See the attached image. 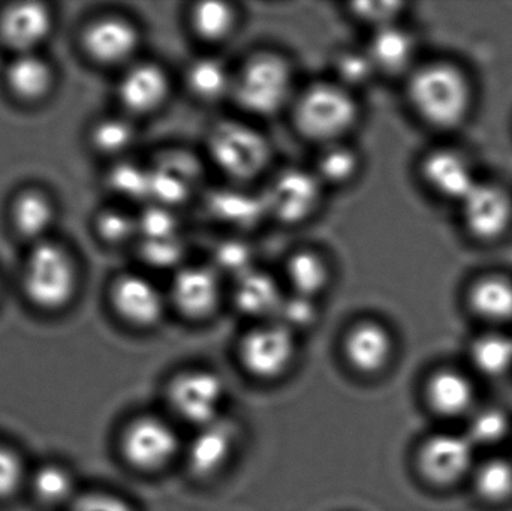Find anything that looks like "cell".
<instances>
[{"mask_svg": "<svg viewBox=\"0 0 512 511\" xmlns=\"http://www.w3.org/2000/svg\"><path fill=\"white\" fill-rule=\"evenodd\" d=\"M408 98L424 122L439 129H453L471 110L472 89L457 66L429 63L412 72Z\"/></svg>", "mask_w": 512, "mask_h": 511, "instance_id": "6da1fadb", "label": "cell"}, {"mask_svg": "<svg viewBox=\"0 0 512 511\" xmlns=\"http://www.w3.org/2000/svg\"><path fill=\"white\" fill-rule=\"evenodd\" d=\"M355 96L333 80L310 84L292 102L295 126L303 137L321 147L346 141L360 120Z\"/></svg>", "mask_w": 512, "mask_h": 511, "instance_id": "7a4b0ae2", "label": "cell"}, {"mask_svg": "<svg viewBox=\"0 0 512 511\" xmlns=\"http://www.w3.org/2000/svg\"><path fill=\"white\" fill-rule=\"evenodd\" d=\"M207 153L212 164L234 185H245L264 176L273 159L267 135L242 120L215 123L207 134Z\"/></svg>", "mask_w": 512, "mask_h": 511, "instance_id": "3957f363", "label": "cell"}, {"mask_svg": "<svg viewBox=\"0 0 512 511\" xmlns=\"http://www.w3.org/2000/svg\"><path fill=\"white\" fill-rule=\"evenodd\" d=\"M291 63L277 53H256L234 75L231 98L251 116L271 117L295 99Z\"/></svg>", "mask_w": 512, "mask_h": 511, "instance_id": "277c9868", "label": "cell"}, {"mask_svg": "<svg viewBox=\"0 0 512 511\" xmlns=\"http://www.w3.org/2000/svg\"><path fill=\"white\" fill-rule=\"evenodd\" d=\"M78 285L74 258L59 243H35L23 270L27 299L44 311H59L75 296Z\"/></svg>", "mask_w": 512, "mask_h": 511, "instance_id": "5b68a950", "label": "cell"}, {"mask_svg": "<svg viewBox=\"0 0 512 511\" xmlns=\"http://www.w3.org/2000/svg\"><path fill=\"white\" fill-rule=\"evenodd\" d=\"M325 186L312 168L286 167L277 171L261 191L267 218L282 225L304 224L318 213Z\"/></svg>", "mask_w": 512, "mask_h": 511, "instance_id": "8992f818", "label": "cell"}, {"mask_svg": "<svg viewBox=\"0 0 512 511\" xmlns=\"http://www.w3.org/2000/svg\"><path fill=\"white\" fill-rule=\"evenodd\" d=\"M152 203L177 207L204 191L206 170L198 156L183 149L159 153L149 164Z\"/></svg>", "mask_w": 512, "mask_h": 511, "instance_id": "52a82bcc", "label": "cell"}, {"mask_svg": "<svg viewBox=\"0 0 512 511\" xmlns=\"http://www.w3.org/2000/svg\"><path fill=\"white\" fill-rule=\"evenodd\" d=\"M84 51L93 62L105 66L132 65L141 45L140 30L119 15H107L92 21L84 29Z\"/></svg>", "mask_w": 512, "mask_h": 511, "instance_id": "ba28073f", "label": "cell"}, {"mask_svg": "<svg viewBox=\"0 0 512 511\" xmlns=\"http://www.w3.org/2000/svg\"><path fill=\"white\" fill-rule=\"evenodd\" d=\"M170 300L191 320L209 318L221 305L222 276L210 264H185L174 273Z\"/></svg>", "mask_w": 512, "mask_h": 511, "instance_id": "9c48e42d", "label": "cell"}, {"mask_svg": "<svg viewBox=\"0 0 512 511\" xmlns=\"http://www.w3.org/2000/svg\"><path fill=\"white\" fill-rule=\"evenodd\" d=\"M110 300L116 314L135 327H152L165 314L164 294L158 285L140 273H123L114 279Z\"/></svg>", "mask_w": 512, "mask_h": 511, "instance_id": "30bf717a", "label": "cell"}, {"mask_svg": "<svg viewBox=\"0 0 512 511\" xmlns=\"http://www.w3.org/2000/svg\"><path fill=\"white\" fill-rule=\"evenodd\" d=\"M171 81L158 63L137 62L129 65L117 84V98L132 116H149L167 104Z\"/></svg>", "mask_w": 512, "mask_h": 511, "instance_id": "8fae6325", "label": "cell"}, {"mask_svg": "<svg viewBox=\"0 0 512 511\" xmlns=\"http://www.w3.org/2000/svg\"><path fill=\"white\" fill-rule=\"evenodd\" d=\"M294 353V333L277 321L256 327L243 339V363L249 372L261 378L282 374Z\"/></svg>", "mask_w": 512, "mask_h": 511, "instance_id": "7c38bea8", "label": "cell"}, {"mask_svg": "<svg viewBox=\"0 0 512 511\" xmlns=\"http://www.w3.org/2000/svg\"><path fill=\"white\" fill-rule=\"evenodd\" d=\"M176 434L167 423L158 419L137 420L123 435V455L129 464L140 470L152 471L167 465L176 455Z\"/></svg>", "mask_w": 512, "mask_h": 511, "instance_id": "4fadbf2b", "label": "cell"}, {"mask_svg": "<svg viewBox=\"0 0 512 511\" xmlns=\"http://www.w3.org/2000/svg\"><path fill=\"white\" fill-rule=\"evenodd\" d=\"M170 398L183 419L207 426L215 423L224 401V383L210 372H189L174 381Z\"/></svg>", "mask_w": 512, "mask_h": 511, "instance_id": "5bb4252c", "label": "cell"}, {"mask_svg": "<svg viewBox=\"0 0 512 511\" xmlns=\"http://www.w3.org/2000/svg\"><path fill=\"white\" fill-rule=\"evenodd\" d=\"M51 29L53 15L42 3H12L0 12V41L15 54L36 53Z\"/></svg>", "mask_w": 512, "mask_h": 511, "instance_id": "9a60e30c", "label": "cell"}, {"mask_svg": "<svg viewBox=\"0 0 512 511\" xmlns=\"http://www.w3.org/2000/svg\"><path fill=\"white\" fill-rule=\"evenodd\" d=\"M462 206L466 227L477 239L495 240L510 228L512 200L499 186L478 183Z\"/></svg>", "mask_w": 512, "mask_h": 511, "instance_id": "2e32d148", "label": "cell"}, {"mask_svg": "<svg viewBox=\"0 0 512 511\" xmlns=\"http://www.w3.org/2000/svg\"><path fill=\"white\" fill-rule=\"evenodd\" d=\"M204 209L212 221L236 233L254 230L267 218L261 192H252L242 185L225 186L204 194Z\"/></svg>", "mask_w": 512, "mask_h": 511, "instance_id": "e0dca14e", "label": "cell"}, {"mask_svg": "<svg viewBox=\"0 0 512 511\" xmlns=\"http://www.w3.org/2000/svg\"><path fill=\"white\" fill-rule=\"evenodd\" d=\"M474 443L468 435L442 434L430 438L420 452V468L436 485H451L469 473Z\"/></svg>", "mask_w": 512, "mask_h": 511, "instance_id": "ac0fdd59", "label": "cell"}, {"mask_svg": "<svg viewBox=\"0 0 512 511\" xmlns=\"http://www.w3.org/2000/svg\"><path fill=\"white\" fill-rule=\"evenodd\" d=\"M421 174L433 192L460 203L480 183L469 159L451 149L429 153L421 165Z\"/></svg>", "mask_w": 512, "mask_h": 511, "instance_id": "d6986e66", "label": "cell"}, {"mask_svg": "<svg viewBox=\"0 0 512 511\" xmlns=\"http://www.w3.org/2000/svg\"><path fill=\"white\" fill-rule=\"evenodd\" d=\"M234 306L246 317L276 318L286 294L279 279L264 269H252L234 279Z\"/></svg>", "mask_w": 512, "mask_h": 511, "instance_id": "ffe728a7", "label": "cell"}, {"mask_svg": "<svg viewBox=\"0 0 512 511\" xmlns=\"http://www.w3.org/2000/svg\"><path fill=\"white\" fill-rule=\"evenodd\" d=\"M379 75H397L411 69L417 54L415 36L402 24L373 30L366 45Z\"/></svg>", "mask_w": 512, "mask_h": 511, "instance_id": "44dd1931", "label": "cell"}, {"mask_svg": "<svg viewBox=\"0 0 512 511\" xmlns=\"http://www.w3.org/2000/svg\"><path fill=\"white\" fill-rule=\"evenodd\" d=\"M391 351L393 339L388 330L376 321H361L346 335L345 353L358 371L376 372L384 368Z\"/></svg>", "mask_w": 512, "mask_h": 511, "instance_id": "7402d4cb", "label": "cell"}, {"mask_svg": "<svg viewBox=\"0 0 512 511\" xmlns=\"http://www.w3.org/2000/svg\"><path fill=\"white\" fill-rule=\"evenodd\" d=\"M289 293L318 300L330 287L331 266L315 249H297L289 255L283 269Z\"/></svg>", "mask_w": 512, "mask_h": 511, "instance_id": "603a6c76", "label": "cell"}, {"mask_svg": "<svg viewBox=\"0 0 512 511\" xmlns=\"http://www.w3.org/2000/svg\"><path fill=\"white\" fill-rule=\"evenodd\" d=\"M54 72L38 53L15 54L5 72L9 92L23 102H38L50 93Z\"/></svg>", "mask_w": 512, "mask_h": 511, "instance_id": "cb8c5ba5", "label": "cell"}, {"mask_svg": "<svg viewBox=\"0 0 512 511\" xmlns=\"http://www.w3.org/2000/svg\"><path fill=\"white\" fill-rule=\"evenodd\" d=\"M234 75L224 60L201 56L186 66L185 84L200 101L218 102L233 95Z\"/></svg>", "mask_w": 512, "mask_h": 511, "instance_id": "d4e9b609", "label": "cell"}, {"mask_svg": "<svg viewBox=\"0 0 512 511\" xmlns=\"http://www.w3.org/2000/svg\"><path fill=\"white\" fill-rule=\"evenodd\" d=\"M54 204L44 192L27 189L15 197L11 206V219L20 236L42 242L53 227Z\"/></svg>", "mask_w": 512, "mask_h": 511, "instance_id": "484cf974", "label": "cell"}, {"mask_svg": "<svg viewBox=\"0 0 512 511\" xmlns=\"http://www.w3.org/2000/svg\"><path fill=\"white\" fill-rule=\"evenodd\" d=\"M361 165L360 152L346 141H337L321 147L312 170L325 189L343 188L357 179Z\"/></svg>", "mask_w": 512, "mask_h": 511, "instance_id": "4316f807", "label": "cell"}, {"mask_svg": "<svg viewBox=\"0 0 512 511\" xmlns=\"http://www.w3.org/2000/svg\"><path fill=\"white\" fill-rule=\"evenodd\" d=\"M427 398L433 410L439 414L463 416L474 407L475 390L465 375L456 371H441L430 380Z\"/></svg>", "mask_w": 512, "mask_h": 511, "instance_id": "83f0119b", "label": "cell"}, {"mask_svg": "<svg viewBox=\"0 0 512 511\" xmlns=\"http://www.w3.org/2000/svg\"><path fill=\"white\" fill-rule=\"evenodd\" d=\"M233 431L227 425L210 423L192 441L189 464L198 476H212L227 462L233 450Z\"/></svg>", "mask_w": 512, "mask_h": 511, "instance_id": "f1b7e54d", "label": "cell"}, {"mask_svg": "<svg viewBox=\"0 0 512 511\" xmlns=\"http://www.w3.org/2000/svg\"><path fill=\"white\" fill-rule=\"evenodd\" d=\"M189 23L201 41L219 44L230 39L236 32L239 12L231 3L206 0L192 6Z\"/></svg>", "mask_w": 512, "mask_h": 511, "instance_id": "f546056e", "label": "cell"}, {"mask_svg": "<svg viewBox=\"0 0 512 511\" xmlns=\"http://www.w3.org/2000/svg\"><path fill=\"white\" fill-rule=\"evenodd\" d=\"M469 305L486 320H512V281L498 275L480 279L469 291Z\"/></svg>", "mask_w": 512, "mask_h": 511, "instance_id": "4dcf8cb0", "label": "cell"}, {"mask_svg": "<svg viewBox=\"0 0 512 511\" xmlns=\"http://www.w3.org/2000/svg\"><path fill=\"white\" fill-rule=\"evenodd\" d=\"M331 72L337 84L351 93L372 86L379 72L366 47H343L333 54Z\"/></svg>", "mask_w": 512, "mask_h": 511, "instance_id": "1f68e13d", "label": "cell"}, {"mask_svg": "<svg viewBox=\"0 0 512 511\" xmlns=\"http://www.w3.org/2000/svg\"><path fill=\"white\" fill-rule=\"evenodd\" d=\"M108 185L114 194L126 201L152 203L149 165L120 161L108 174Z\"/></svg>", "mask_w": 512, "mask_h": 511, "instance_id": "d6a6232c", "label": "cell"}, {"mask_svg": "<svg viewBox=\"0 0 512 511\" xmlns=\"http://www.w3.org/2000/svg\"><path fill=\"white\" fill-rule=\"evenodd\" d=\"M255 257V248L245 237H227L213 248L210 266L221 276L237 279L255 269Z\"/></svg>", "mask_w": 512, "mask_h": 511, "instance_id": "836d02e7", "label": "cell"}, {"mask_svg": "<svg viewBox=\"0 0 512 511\" xmlns=\"http://www.w3.org/2000/svg\"><path fill=\"white\" fill-rule=\"evenodd\" d=\"M137 128L123 116L105 117L92 131V143L99 152L108 156H123L137 141Z\"/></svg>", "mask_w": 512, "mask_h": 511, "instance_id": "e575fe53", "label": "cell"}, {"mask_svg": "<svg viewBox=\"0 0 512 511\" xmlns=\"http://www.w3.org/2000/svg\"><path fill=\"white\" fill-rule=\"evenodd\" d=\"M472 363L484 375H504L512 368V339L505 335H486L475 341Z\"/></svg>", "mask_w": 512, "mask_h": 511, "instance_id": "d590c367", "label": "cell"}, {"mask_svg": "<svg viewBox=\"0 0 512 511\" xmlns=\"http://www.w3.org/2000/svg\"><path fill=\"white\" fill-rule=\"evenodd\" d=\"M478 494L490 503H504L512 497V464L507 459L484 462L475 474Z\"/></svg>", "mask_w": 512, "mask_h": 511, "instance_id": "8d00e7d4", "label": "cell"}, {"mask_svg": "<svg viewBox=\"0 0 512 511\" xmlns=\"http://www.w3.org/2000/svg\"><path fill=\"white\" fill-rule=\"evenodd\" d=\"M33 494L47 506L65 503L71 497L74 482L71 474L59 465H45L36 471L32 480Z\"/></svg>", "mask_w": 512, "mask_h": 511, "instance_id": "74e56055", "label": "cell"}, {"mask_svg": "<svg viewBox=\"0 0 512 511\" xmlns=\"http://www.w3.org/2000/svg\"><path fill=\"white\" fill-rule=\"evenodd\" d=\"M138 227H140L138 240L182 237V222L177 216L176 209L161 206V204H147L146 209L138 215Z\"/></svg>", "mask_w": 512, "mask_h": 511, "instance_id": "f35d334b", "label": "cell"}, {"mask_svg": "<svg viewBox=\"0 0 512 511\" xmlns=\"http://www.w3.org/2000/svg\"><path fill=\"white\" fill-rule=\"evenodd\" d=\"M96 230L104 242L111 245H125L140 237L138 216L123 209H107L96 219Z\"/></svg>", "mask_w": 512, "mask_h": 511, "instance_id": "ab89813d", "label": "cell"}, {"mask_svg": "<svg viewBox=\"0 0 512 511\" xmlns=\"http://www.w3.org/2000/svg\"><path fill=\"white\" fill-rule=\"evenodd\" d=\"M140 255L147 266L155 269H176L185 266L186 245L183 237L161 240H138Z\"/></svg>", "mask_w": 512, "mask_h": 511, "instance_id": "60d3db41", "label": "cell"}, {"mask_svg": "<svg viewBox=\"0 0 512 511\" xmlns=\"http://www.w3.org/2000/svg\"><path fill=\"white\" fill-rule=\"evenodd\" d=\"M316 320H318V300L292 293L286 294L274 318V321L282 324L292 333L295 330H304L313 326Z\"/></svg>", "mask_w": 512, "mask_h": 511, "instance_id": "b9f144b4", "label": "cell"}, {"mask_svg": "<svg viewBox=\"0 0 512 511\" xmlns=\"http://www.w3.org/2000/svg\"><path fill=\"white\" fill-rule=\"evenodd\" d=\"M508 426L510 423L502 411L487 408V410L475 414L474 419L469 423L468 438L474 443V446L477 444L492 446V444L504 440Z\"/></svg>", "mask_w": 512, "mask_h": 511, "instance_id": "7bdbcfd3", "label": "cell"}, {"mask_svg": "<svg viewBox=\"0 0 512 511\" xmlns=\"http://www.w3.org/2000/svg\"><path fill=\"white\" fill-rule=\"evenodd\" d=\"M405 5L400 2H357L349 5V14L364 26L376 30L399 23Z\"/></svg>", "mask_w": 512, "mask_h": 511, "instance_id": "ee69618b", "label": "cell"}, {"mask_svg": "<svg viewBox=\"0 0 512 511\" xmlns=\"http://www.w3.org/2000/svg\"><path fill=\"white\" fill-rule=\"evenodd\" d=\"M23 464L14 450L0 446V500L17 492L23 482Z\"/></svg>", "mask_w": 512, "mask_h": 511, "instance_id": "f6af8a7d", "label": "cell"}, {"mask_svg": "<svg viewBox=\"0 0 512 511\" xmlns=\"http://www.w3.org/2000/svg\"><path fill=\"white\" fill-rule=\"evenodd\" d=\"M71 511H132L128 504L107 494L84 495L75 501Z\"/></svg>", "mask_w": 512, "mask_h": 511, "instance_id": "bcb514c9", "label": "cell"}]
</instances>
